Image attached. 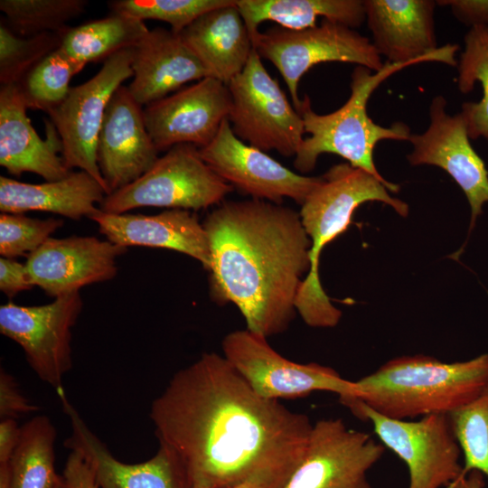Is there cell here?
I'll return each mask as SVG.
<instances>
[{"mask_svg":"<svg viewBox=\"0 0 488 488\" xmlns=\"http://www.w3.org/2000/svg\"><path fill=\"white\" fill-rule=\"evenodd\" d=\"M150 418L192 488H282L313 427L305 414L257 394L216 352L176 372L152 403Z\"/></svg>","mask_w":488,"mask_h":488,"instance_id":"cell-1","label":"cell"},{"mask_svg":"<svg viewBox=\"0 0 488 488\" xmlns=\"http://www.w3.org/2000/svg\"><path fill=\"white\" fill-rule=\"evenodd\" d=\"M202 225L212 299L234 304L257 334L267 338L286 330L310 270L311 240L299 213L258 199L225 202Z\"/></svg>","mask_w":488,"mask_h":488,"instance_id":"cell-2","label":"cell"},{"mask_svg":"<svg viewBox=\"0 0 488 488\" xmlns=\"http://www.w3.org/2000/svg\"><path fill=\"white\" fill-rule=\"evenodd\" d=\"M355 383L358 399L387 418L449 415L488 388V353L455 362L421 354L401 356Z\"/></svg>","mask_w":488,"mask_h":488,"instance_id":"cell-3","label":"cell"},{"mask_svg":"<svg viewBox=\"0 0 488 488\" xmlns=\"http://www.w3.org/2000/svg\"><path fill=\"white\" fill-rule=\"evenodd\" d=\"M389 205L407 216L406 202L390 196L387 187L368 172L342 163L332 166L301 204L299 212L311 240L310 270L299 289L296 310L311 327L329 328L338 324L342 313L325 294L319 277L322 249L352 222L355 210L366 202Z\"/></svg>","mask_w":488,"mask_h":488,"instance_id":"cell-4","label":"cell"},{"mask_svg":"<svg viewBox=\"0 0 488 488\" xmlns=\"http://www.w3.org/2000/svg\"><path fill=\"white\" fill-rule=\"evenodd\" d=\"M417 64L409 61L390 63L372 73L363 66H356L351 76V95L338 109L328 114H317L305 96L297 111L300 113L308 137L303 139L295 155L294 166L301 173L312 171L322 154H334L348 164L361 168L379 179L391 192L399 185L384 179L378 172L373 151L381 140L408 141L409 127L400 121L390 127L376 124L368 115L367 104L373 91L389 77L402 69Z\"/></svg>","mask_w":488,"mask_h":488,"instance_id":"cell-5","label":"cell"},{"mask_svg":"<svg viewBox=\"0 0 488 488\" xmlns=\"http://www.w3.org/2000/svg\"><path fill=\"white\" fill-rule=\"evenodd\" d=\"M233 187L202 158L193 145L171 147L137 180L105 196L99 209L121 214L144 207L198 211L220 204Z\"/></svg>","mask_w":488,"mask_h":488,"instance_id":"cell-6","label":"cell"},{"mask_svg":"<svg viewBox=\"0 0 488 488\" xmlns=\"http://www.w3.org/2000/svg\"><path fill=\"white\" fill-rule=\"evenodd\" d=\"M341 402L358 418L369 420L381 444L407 465L408 488H447L461 476L462 451L449 415L401 420L382 416L356 398Z\"/></svg>","mask_w":488,"mask_h":488,"instance_id":"cell-7","label":"cell"},{"mask_svg":"<svg viewBox=\"0 0 488 488\" xmlns=\"http://www.w3.org/2000/svg\"><path fill=\"white\" fill-rule=\"evenodd\" d=\"M252 43L259 57L269 61L280 72L296 110L302 100L297 92L299 80L314 65L349 62L375 72L384 66L369 38L355 29L326 19L305 30L275 25L258 32Z\"/></svg>","mask_w":488,"mask_h":488,"instance_id":"cell-8","label":"cell"},{"mask_svg":"<svg viewBox=\"0 0 488 488\" xmlns=\"http://www.w3.org/2000/svg\"><path fill=\"white\" fill-rule=\"evenodd\" d=\"M227 86L230 95L228 120L235 136L264 152L275 150L283 156H295L305 138L303 118L255 50Z\"/></svg>","mask_w":488,"mask_h":488,"instance_id":"cell-9","label":"cell"},{"mask_svg":"<svg viewBox=\"0 0 488 488\" xmlns=\"http://www.w3.org/2000/svg\"><path fill=\"white\" fill-rule=\"evenodd\" d=\"M222 351L236 371L265 399H297L314 391L335 393L340 400L359 398L355 381L328 366L292 361L274 350L266 337L248 329L228 333Z\"/></svg>","mask_w":488,"mask_h":488,"instance_id":"cell-10","label":"cell"},{"mask_svg":"<svg viewBox=\"0 0 488 488\" xmlns=\"http://www.w3.org/2000/svg\"><path fill=\"white\" fill-rule=\"evenodd\" d=\"M132 48L106 61L91 79L70 88L65 99L47 114L61 141L66 166L78 168L108 190L97 160V144L108 104L114 92L133 75Z\"/></svg>","mask_w":488,"mask_h":488,"instance_id":"cell-11","label":"cell"},{"mask_svg":"<svg viewBox=\"0 0 488 488\" xmlns=\"http://www.w3.org/2000/svg\"><path fill=\"white\" fill-rule=\"evenodd\" d=\"M82 306L80 292L42 305L0 306V333L22 347L32 370L58 396L65 392L63 376L72 367L71 330Z\"/></svg>","mask_w":488,"mask_h":488,"instance_id":"cell-12","label":"cell"},{"mask_svg":"<svg viewBox=\"0 0 488 488\" xmlns=\"http://www.w3.org/2000/svg\"><path fill=\"white\" fill-rule=\"evenodd\" d=\"M384 453L382 444L341 418L319 419L302 462L282 488H372L367 473Z\"/></svg>","mask_w":488,"mask_h":488,"instance_id":"cell-13","label":"cell"},{"mask_svg":"<svg viewBox=\"0 0 488 488\" xmlns=\"http://www.w3.org/2000/svg\"><path fill=\"white\" fill-rule=\"evenodd\" d=\"M199 150L222 180L252 199L279 203L286 197L302 204L320 181V176L295 173L266 152L241 141L228 119L213 140Z\"/></svg>","mask_w":488,"mask_h":488,"instance_id":"cell-14","label":"cell"},{"mask_svg":"<svg viewBox=\"0 0 488 488\" xmlns=\"http://www.w3.org/2000/svg\"><path fill=\"white\" fill-rule=\"evenodd\" d=\"M446 104L442 95L432 99L428 127L421 134H411L408 141L413 150L407 158L411 165L440 167L455 181L469 202L472 230L488 202V171L471 145L462 115H449Z\"/></svg>","mask_w":488,"mask_h":488,"instance_id":"cell-15","label":"cell"},{"mask_svg":"<svg viewBox=\"0 0 488 488\" xmlns=\"http://www.w3.org/2000/svg\"><path fill=\"white\" fill-rule=\"evenodd\" d=\"M230 110L227 84L206 77L145 106L143 111L146 129L160 152L182 144L206 146Z\"/></svg>","mask_w":488,"mask_h":488,"instance_id":"cell-16","label":"cell"},{"mask_svg":"<svg viewBox=\"0 0 488 488\" xmlns=\"http://www.w3.org/2000/svg\"><path fill=\"white\" fill-rule=\"evenodd\" d=\"M372 44L388 62H442L457 67V44L438 47L434 0H363Z\"/></svg>","mask_w":488,"mask_h":488,"instance_id":"cell-17","label":"cell"},{"mask_svg":"<svg viewBox=\"0 0 488 488\" xmlns=\"http://www.w3.org/2000/svg\"><path fill=\"white\" fill-rule=\"evenodd\" d=\"M126 251L93 236L50 238L27 256L25 266L33 286L55 298L114 278L117 258Z\"/></svg>","mask_w":488,"mask_h":488,"instance_id":"cell-18","label":"cell"},{"mask_svg":"<svg viewBox=\"0 0 488 488\" xmlns=\"http://www.w3.org/2000/svg\"><path fill=\"white\" fill-rule=\"evenodd\" d=\"M143 110L124 85L108 104L98 137L97 160L108 194L137 180L159 157Z\"/></svg>","mask_w":488,"mask_h":488,"instance_id":"cell-19","label":"cell"},{"mask_svg":"<svg viewBox=\"0 0 488 488\" xmlns=\"http://www.w3.org/2000/svg\"><path fill=\"white\" fill-rule=\"evenodd\" d=\"M59 398L71 425L64 445L88 462L99 488H192L182 460L172 448L160 443L156 454L145 462H120L88 427L66 393Z\"/></svg>","mask_w":488,"mask_h":488,"instance_id":"cell-20","label":"cell"},{"mask_svg":"<svg viewBox=\"0 0 488 488\" xmlns=\"http://www.w3.org/2000/svg\"><path fill=\"white\" fill-rule=\"evenodd\" d=\"M107 239L118 246L160 248L188 255L210 270L207 233L195 213L166 210L158 214L107 213L99 209L89 217Z\"/></svg>","mask_w":488,"mask_h":488,"instance_id":"cell-21","label":"cell"},{"mask_svg":"<svg viewBox=\"0 0 488 488\" xmlns=\"http://www.w3.org/2000/svg\"><path fill=\"white\" fill-rule=\"evenodd\" d=\"M27 106L17 84L0 88V165L20 176L33 173L46 181L70 174L61 155V141L51 121H45L42 139L27 116Z\"/></svg>","mask_w":488,"mask_h":488,"instance_id":"cell-22","label":"cell"},{"mask_svg":"<svg viewBox=\"0 0 488 488\" xmlns=\"http://www.w3.org/2000/svg\"><path fill=\"white\" fill-rule=\"evenodd\" d=\"M131 68L133 80L127 89L142 107L209 77L179 33L161 27L149 30L132 48Z\"/></svg>","mask_w":488,"mask_h":488,"instance_id":"cell-23","label":"cell"},{"mask_svg":"<svg viewBox=\"0 0 488 488\" xmlns=\"http://www.w3.org/2000/svg\"><path fill=\"white\" fill-rule=\"evenodd\" d=\"M179 35L208 76L225 84L242 71L254 51L235 0L202 14Z\"/></svg>","mask_w":488,"mask_h":488,"instance_id":"cell-24","label":"cell"},{"mask_svg":"<svg viewBox=\"0 0 488 488\" xmlns=\"http://www.w3.org/2000/svg\"><path fill=\"white\" fill-rule=\"evenodd\" d=\"M106 195L103 186L80 170L42 183L0 176V211L5 213L45 211L79 221L96 212Z\"/></svg>","mask_w":488,"mask_h":488,"instance_id":"cell-25","label":"cell"},{"mask_svg":"<svg viewBox=\"0 0 488 488\" xmlns=\"http://www.w3.org/2000/svg\"><path fill=\"white\" fill-rule=\"evenodd\" d=\"M251 39L265 21L288 30L316 26L318 18L352 29L366 20L363 0H235Z\"/></svg>","mask_w":488,"mask_h":488,"instance_id":"cell-26","label":"cell"},{"mask_svg":"<svg viewBox=\"0 0 488 488\" xmlns=\"http://www.w3.org/2000/svg\"><path fill=\"white\" fill-rule=\"evenodd\" d=\"M56 434L46 416L34 417L20 427L9 461L12 488H56L61 483L55 471Z\"/></svg>","mask_w":488,"mask_h":488,"instance_id":"cell-27","label":"cell"},{"mask_svg":"<svg viewBox=\"0 0 488 488\" xmlns=\"http://www.w3.org/2000/svg\"><path fill=\"white\" fill-rule=\"evenodd\" d=\"M149 29L144 21L116 14L68 28L61 48L74 59L88 62L106 61L113 54L136 46Z\"/></svg>","mask_w":488,"mask_h":488,"instance_id":"cell-28","label":"cell"},{"mask_svg":"<svg viewBox=\"0 0 488 488\" xmlns=\"http://www.w3.org/2000/svg\"><path fill=\"white\" fill-rule=\"evenodd\" d=\"M457 69L460 92H471L476 82L482 85V99L463 103L460 114L470 139L483 137L488 142V26H474L466 33Z\"/></svg>","mask_w":488,"mask_h":488,"instance_id":"cell-29","label":"cell"},{"mask_svg":"<svg viewBox=\"0 0 488 488\" xmlns=\"http://www.w3.org/2000/svg\"><path fill=\"white\" fill-rule=\"evenodd\" d=\"M86 66L61 47L50 52L17 84L28 108L46 113L60 105L70 92V82Z\"/></svg>","mask_w":488,"mask_h":488,"instance_id":"cell-30","label":"cell"},{"mask_svg":"<svg viewBox=\"0 0 488 488\" xmlns=\"http://www.w3.org/2000/svg\"><path fill=\"white\" fill-rule=\"evenodd\" d=\"M86 0H1L0 10L5 24L16 35L33 36L44 33H61L67 23L81 14Z\"/></svg>","mask_w":488,"mask_h":488,"instance_id":"cell-31","label":"cell"},{"mask_svg":"<svg viewBox=\"0 0 488 488\" xmlns=\"http://www.w3.org/2000/svg\"><path fill=\"white\" fill-rule=\"evenodd\" d=\"M64 32L44 33L33 36L22 37L16 35L5 23H3L1 22V86L18 84L33 67L50 52L61 46Z\"/></svg>","mask_w":488,"mask_h":488,"instance_id":"cell-32","label":"cell"},{"mask_svg":"<svg viewBox=\"0 0 488 488\" xmlns=\"http://www.w3.org/2000/svg\"><path fill=\"white\" fill-rule=\"evenodd\" d=\"M449 416L464 455L461 476L477 470L488 477V388Z\"/></svg>","mask_w":488,"mask_h":488,"instance_id":"cell-33","label":"cell"},{"mask_svg":"<svg viewBox=\"0 0 488 488\" xmlns=\"http://www.w3.org/2000/svg\"><path fill=\"white\" fill-rule=\"evenodd\" d=\"M232 0H117L109 2L113 13L138 20H157L169 23L180 33L202 14L227 5Z\"/></svg>","mask_w":488,"mask_h":488,"instance_id":"cell-34","label":"cell"},{"mask_svg":"<svg viewBox=\"0 0 488 488\" xmlns=\"http://www.w3.org/2000/svg\"><path fill=\"white\" fill-rule=\"evenodd\" d=\"M63 225L61 219H35L23 213L0 214V255L14 258L31 254Z\"/></svg>","mask_w":488,"mask_h":488,"instance_id":"cell-35","label":"cell"},{"mask_svg":"<svg viewBox=\"0 0 488 488\" xmlns=\"http://www.w3.org/2000/svg\"><path fill=\"white\" fill-rule=\"evenodd\" d=\"M39 407L32 404L20 391L12 375L0 370V418L15 419L23 415L35 412Z\"/></svg>","mask_w":488,"mask_h":488,"instance_id":"cell-36","label":"cell"},{"mask_svg":"<svg viewBox=\"0 0 488 488\" xmlns=\"http://www.w3.org/2000/svg\"><path fill=\"white\" fill-rule=\"evenodd\" d=\"M34 287L29 277L25 263L14 258H0V290L8 297Z\"/></svg>","mask_w":488,"mask_h":488,"instance_id":"cell-37","label":"cell"},{"mask_svg":"<svg viewBox=\"0 0 488 488\" xmlns=\"http://www.w3.org/2000/svg\"><path fill=\"white\" fill-rule=\"evenodd\" d=\"M439 5L448 6L453 15L466 26H488V0H439Z\"/></svg>","mask_w":488,"mask_h":488,"instance_id":"cell-38","label":"cell"},{"mask_svg":"<svg viewBox=\"0 0 488 488\" xmlns=\"http://www.w3.org/2000/svg\"><path fill=\"white\" fill-rule=\"evenodd\" d=\"M62 477L66 488H99L93 469L76 451L69 455Z\"/></svg>","mask_w":488,"mask_h":488,"instance_id":"cell-39","label":"cell"},{"mask_svg":"<svg viewBox=\"0 0 488 488\" xmlns=\"http://www.w3.org/2000/svg\"><path fill=\"white\" fill-rule=\"evenodd\" d=\"M20 427L15 419H2L0 423V464H9L17 445Z\"/></svg>","mask_w":488,"mask_h":488,"instance_id":"cell-40","label":"cell"},{"mask_svg":"<svg viewBox=\"0 0 488 488\" xmlns=\"http://www.w3.org/2000/svg\"><path fill=\"white\" fill-rule=\"evenodd\" d=\"M484 485V475L480 471L472 470L447 488H483Z\"/></svg>","mask_w":488,"mask_h":488,"instance_id":"cell-41","label":"cell"},{"mask_svg":"<svg viewBox=\"0 0 488 488\" xmlns=\"http://www.w3.org/2000/svg\"><path fill=\"white\" fill-rule=\"evenodd\" d=\"M0 488H12L9 464H0Z\"/></svg>","mask_w":488,"mask_h":488,"instance_id":"cell-42","label":"cell"},{"mask_svg":"<svg viewBox=\"0 0 488 488\" xmlns=\"http://www.w3.org/2000/svg\"><path fill=\"white\" fill-rule=\"evenodd\" d=\"M56 488H66L63 477L61 483Z\"/></svg>","mask_w":488,"mask_h":488,"instance_id":"cell-43","label":"cell"},{"mask_svg":"<svg viewBox=\"0 0 488 488\" xmlns=\"http://www.w3.org/2000/svg\"><path fill=\"white\" fill-rule=\"evenodd\" d=\"M235 488H248L246 486H239V487H235Z\"/></svg>","mask_w":488,"mask_h":488,"instance_id":"cell-44","label":"cell"}]
</instances>
